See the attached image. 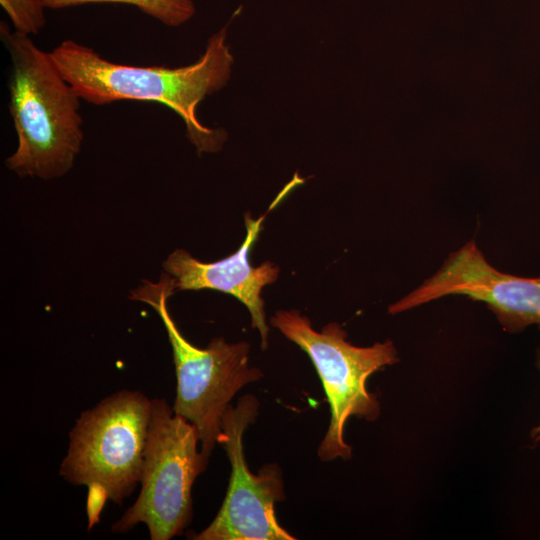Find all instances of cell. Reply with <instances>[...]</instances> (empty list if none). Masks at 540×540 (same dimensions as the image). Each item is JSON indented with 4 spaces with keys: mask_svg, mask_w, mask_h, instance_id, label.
<instances>
[{
    "mask_svg": "<svg viewBox=\"0 0 540 540\" xmlns=\"http://www.w3.org/2000/svg\"><path fill=\"white\" fill-rule=\"evenodd\" d=\"M270 324L309 356L322 382L331 418L318 447L319 458L349 459L352 448L344 440L345 424L352 416L368 421L379 416L380 405L367 390V379L398 361L394 344L386 340L369 347L354 346L338 323H329L317 332L298 310H278Z\"/></svg>",
    "mask_w": 540,
    "mask_h": 540,
    "instance_id": "cell-5",
    "label": "cell"
},
{
    "mask_svg": "<svg viewBox=\"0 0 540 540\" xmlns=\"http://www.w3.org/2000/svg\"><path fill=\"white\" fill-rule=\"evenodd\" d=\"M174 292L173 280L164 272L157 283L143 281L130 298L149 304L164 324L177 379L173 411L196 428L200 450L209 458L231 400L244 386L262 378L263 373L249 366L250 345L245 341L228 343L216 337L206 348L190 343L167 308V300Z\"/></svg>",
    "mask_w": 540,
    "mask_h": 540,
    "instance_id": "cell-4",
    "label": "cell"
},
{
    "mask_svg": "<svg viewBox=\"0 0 540 540\" xmlns=\"http://www.w3.org/2000/svg\"><path fill=\"white\" fill-rule=\"evenodd\" d=\"M45 8L62 9L90 3H115L136 7L169 27L180 26L195 14L192 0H42Z\"/></svg>",
    "mask_w": 540,
    "mask_h": 540,
    "instance_id": "cell-10",
    "label": "cell"
},
{
    "mask_svg": "<svg viewBox=\"0 0 540 540\" xmlns=\"http://www.w3.org/2000/svg\"><path fill=\"white\" fill-rule=\"evenodd\" d=\"M537 367L540 369V351L537 354ZM532 437L535 441L540 440V425L533 429L532 431Z\"/></svg>",
    "mask_w": 540,
    "mask_h": 540,
    "instance_id": "cell-12",
    "label": "cell"
},
{
    "mask_svg": "<svg viewBox=\"0 0 540 540\" xmlns=\"http://www.w3.org/2000/svg\"><path fill=\"white\" fill-rule=\"evenodd\" d=\"M266 214L253 219L244 216L246 236L239 249L221 260L206 263L194 258L184 249H176L163 262L164 272L173 280L177 290L212 289L230 294L243 303L251 315V327L259 331L261 347H268L269 327L266 322L262 290L278 279L279 267L265 261L254 267L249 252L262 229Z\"/></svg>",
    "mask_w": 540,
    "mask_h": 540,
    "instance_id": "cell-9",
    "label": "cell"
},
{
    "mask_svg": "<svg viewBox=\"0 0 540 540\" xmlns=\"http://www.w3.org/2000/svg\"><path fill=\"white\" fill-rule=\"evenodd\" d=\"M447 295L486 303L506 331L518 332L532 324L540 328V277L499 272L485 260L474 240L450 254L435 275L388 311L400 313Z\"/></svg>",
    "mask_w": 540,
    "mask_h": 540,
    "instance_id": "cell-8",
    "label": "cell"
},
{
    "mask_svg": "<svg viewBox=\"0 0 540 540\" xmlns=\"http://www.w3.org/2000/svg\"><path fill=\"white\" fill-rule=\"evenodd\" d=\"M199 442L196 428L175 414L165 399H151L141 491L112 525L114 532L124 533L143 523L152 540L182 534L192 518V485L208 463L198 450Z\"/></svg>",
    "mask_w": 540,
    "mask_h": 540,
    "instance_id": "cell-6",
    "label": "cell"
},
{
    "mask_svg": "<svg viewBox=\"0 0 540 540\" xmlns=\"http://www.w3.org/2000/svg\"><path fill=\"white\" fill-rule=\"evenodd\" d=\"M150 417V399L121 390L82 412L69 432L59 474L88 488L89 529L107 500L121 505L140 483Z\"/></svg>",
    "mask_w": 540,
    "mask_h": 540,
    "instance_id": "cell-3",
    "label": "cell"
},
{
    "mask_svg": "<svg viewBox=\"0 0 540 540\" xmlns=\"http://www.w3.org/2000/svg\"><path fill=\"white\" fill-rule=\"evenodd\" d=\"M259 402L254 395L229 405L218 437L227 453L231 474L224 501L213 521L192 538L196 540H294L279 523L274 505L285 499L280 467L265 464L257 474L247 465L243 436L257 418Z\"/></svg>",
    "mask_w": 540,
    "mask_h": 540,
    "instance_id": "cell-7",
    "label": "cell"
},
{
    "mask_svg": "<svg viewBox=\"0 0 540 540\" xmlns=\"http://www.w3.org/2000/svg\"><path fill=\"white\" fill-rule=\"evenodd\" d=\"M16 32L37 35L45 26V6L42 0H0Z\"/></svg>",
    "mask_w": 540,
    "mask_h": 540,
    "instance_id": "cell-11",
    "label": "cell"
},
{
    "mask_svg": "<svg viewBox=\"0 0 540 540\" xmlns=\"http://www.w3.org/2000/svg\"><path fill=\"white\" fill-rule=\"evenodd\" d=\"M0 38L11 60L9 112L18 142L6 165L21 177H62L73 167L84 138L81 97L50 52L30 36L2 21Z\"/></svg>",
    "mask_w": 540,
    "mask_h": 540,
    "instance_id": "cell-2",
    "label": "cell"
},
{
    "mask_svg": "<svg viewBox=\"0 0 540 540\" xmlns=\"http://www.w3.org/2000/svg\"><path fill=\"white\" fill-rule=\"evenodd\" d=\"M226 33L227 26L210 37L195 63L177 68L113 63L70 39L50 54L64 78L88 103L147 101L173 110L184 121L187 137L200 154L220 150L226 139L225 131L204 126L196 112L199 103L223 88L230 78L233 56Z\"/></svg>",
    "mask_w": 540,
    "mask_h": 540,
    "instance_id": "cell-1",
    "label": "cell"
}]
</instances>
